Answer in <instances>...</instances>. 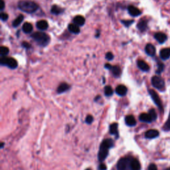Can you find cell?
Segmentation results:
<instances>
[{
    "mask_svg": "<svg viewBox=\"0 0 170 170\" xmlns=\"http://www.w3.org/2000/svg\"><path fill=\"white\" fill-rule=\"evenodd\" d=\"M160 56L161 60H168L170 58V48H162L160 52Z\"/></svg>",
    "mask_w": 170,
    "mask_h": 170,
    "instance_id": "cell-10",
    "label": "cell"
},
{
    "mask_svg": "<svg viewBox=\"0 0 170 170\" xmlns=\"http://www.w3.org/2000/svg\"><path fill=\"white\" fill-rule=\"evenodd\" d=\"M70 86L68 84H67L65 82L61 83V84L59 86V87L57 88V93L59 94H61L64 92L67 91L69 89Z\"/></svg>",
    "mask_w": 170,
    "mask_h": 170,
    "instance_id": "cell-21",
    "label": "cell"
},
{
    "mask_svg": "<svg viewBox=\"0 0 170 170\" xmlns=\"http://www.w3.org/2000/svg\"><path fill=\"white\" fill-rule=\"evenodd\" d=\"M128 12L129 15L133 16V17H137L142 14L141 11H140L138 8L133 6V5H129L128 8Z\"/></svg>",
    "mask_w": 170,
    "mask_h": 170,
    "instance_id": "cell-12",
    "label": "cell"
},
{
    "mask_svg": "<svg viewBox=\"0 0 170 170\" xmlns=\"http://www.w3.org/2000/svg\"><path fill=\"white\" fill-rule=\"evenodd\" d=\"M148 170H158L157 166H156L154 163L150 164L149 167H148Z\"/></svg>",
    "mask_w": 170,
    "mask_h": 170,
    "instance_id": "cell-37",
    "label": "cell"
},
{
    "mask_svg": "<svg viewBox=\"0 0 170 170\" xmlns=\"http://www.w3.org/2000/svg\"><path fill=\"white\" fill-rule=\"evenodd\" d=\"M127 92H128L127 88H126L124 85H118L116 88V94H118V95L121 96H125L126 93H127Z\"/></svg>",
    "mask_w": 170,
    "mask_h": 170,
    "instance_id": "cell-14",
    "label": "cell"
},
{
    "mask_svg": "<svg viewBox=\"0 0 170 170\" xmlns=\"http://www.w3.org/2000/svg\"><path fill=\"white\" fill-rule=\"evenodd\" d=\"M18 7L22 12L27 13H33L38 9V5L33 1H21L18 4Z\"/></svg>",
    "mask_w": 170,
    "mask_h": 170,
    "instance_id": "cell-2",
    "label": "cell"
},
{
    "mask_svg": "<svg viewBox=\"0 0 170 170\" xmlns=\"http://www.w3.org/2000/svg\"><path fill=\"white\" fill-rule=\"evenodd\" d=\"M86 170H91L90 169H86Z\"/></svg>",
    "mask_w": 170,
    "mask_h": 170,
    "instance_id": "cell-43",
    "label": "cell"
},
{
    "mask_svg": "<svg viewBox=\"0 0 170 170\" xmlns=\"http://www.w3.org/2000/svg\"><path fill=\"white\" fill-rule=\"evenodd\" d=\"M110 134L118 137V124L114 123L110 126Z\"/></svg>",
    "mask_w": 170,
    "mask_h": 170,
    "instance_id": "cell-23",
    "label": "cell"
},
{
    "mask_svg": "<svg viewBox=\"0 0 170 170\" xmlns=\"http://www.w3.org/2000/svg\"><path fill=\"white\" fill-rule=\"evenodd\" d=\"M145 52L148 56H153L156 55V47L151 43H148L145 45Z\"/></svg>",
    "mask_w": 170,
    "mask_h": 170,
    "instance_id": "cell-9",
    "label": "cell"
},
{
    "mask_svg": "<svg viewBox=\"0 0 170 170\" xmlns=\"http://www.w3.org/2000/svg\"><path fill=\"white\" fill-rule=\"evenodd\" d=\"M126 124L129 126H134L136 124V120L132 115H128L125 118Z\"/></svg>",
    "mask_w": 170,
    "mask_h": 170,
    "instance_id": "cell-16",
    "label": "cell"
},
{
    "mask_svg": "<svg viewBox=\"0 0 170 170\" xmlns=\"http://www.w3.org/2000/svg\"><path fill=\"white\" fill-rule=\"evenodd\" d=\"M112 71L113 75L116 77H119L121 75V69L118 66H112V69H110Z\"/></svg>",
    "mask_w": 170,
    "mask_h": 170,
    "instance_id": "cell-26",
    "label": "cell"
},
{
    "mask_svg": "<svg viewBox=\"0 0 170 170\" xmlns=\"http://www.w3.org/2000/svg\"><path fill=\"white\" fill-rule=\"evenodd\" d=\"M31 37L39 45L41 46L47 45L49 43V36L45 33H42V32H35L32 35Z\"/></svg>",
    "mask_w": 170,
    "mask_h": 170,
    "instance_id": "cell-3",
    "label": "cell"
},
{
    "mask_svg": "<svg viewBox=\"0 0 170 170\" xmlns=\"http://www.w3.org/2000/svg\"><path fill=\"white\" fill-rule=\"evenodd\" d=\"M139 118H140V121H142V122H144L150 123L152 121V118H151L150 114H146V113H142V114H140Z\"/></svg>",
    "mask_w": 170,
    "mask_h": 170,
    "instance_id": "cell-19",
    "label": "cell"
},
{
    "mask_svg": "<svg viewBox=\"0 0 170 170\" xmlns=\"http://www.w3.org/2000/svg\"><path fill=\"white\" fill-rule=\"evenodd\" d=\"M104 94L107 96H110L113 94V89L110 86H106L104 88Z\"/></svg>",
    "mask_w": 170,
    "mask_h": 170,
    "instance_id": "cell-29",
    "label": "cell"
},
{
    "mask_svg": "<svg viewBox=\"0 0 170 170\" xmlns=\"http://www.w3.org/2000/svg\"><path fill=\"white\" fill-rule=\"evenodd\" d=\"M106 58L109 61L112 60V59H114V55H113V54L112 53L109 52L106 54Z\"/></svg>",
    "mask_w": 170,
    "mask_h": 170,
    "instance_id": "cell-35",
    "label": "cell"
},
{
    "mask_svg": "<svg viewBox=\"0 0 170 170\" xmlns=\"http://www.w3.org/2000/svg\"><path fill=\"white\" fill-rule=\"evenodd\" d=\"M157 70H156V74L160 75H161L162 72L164 71L165 70V64H164L162 62H160L158 61V64H157Z\"/></svg>",
    "mask_w": 170,
    "mask_h": 170,
    "instance_id": "cell-25",
    "label": "cell"
},
{
    "mask_svg": "<svg viewBox=\"0 0 170 170\" xmlns=\"http://www.w3.org/2000/svg\"><path fill=\"white\" fill-rule=\"evenodd\" d=\"M134 22V20H126V21H122V23L126 27H128L129 25H131Z\"/></svg>",
    "mask_w": 170,
    "mask_h": 170,
    "instance_id": "cell-33",
    "label": "cell"
},
{
    "mask_svg": "<svg viewBox=\"0 0 170 170\" xmlns=\"http://www.w3.org/2000/svg\"><path fill=\"white\" fill-rule=\"evenodd\" d=\"M163 129L166 132L170 131V112H169V117L168 118V120H167L166 122L165 123V124H164L163 126Z\"/></svg>",
    "mask_w": 170,
    "mask_h": 170,
    "instance_id": "cell-31",
    "label": "cell"
},
{
    "mask_svg": "<svg viewBox=\"0 0 170 170\" xmlns=\"http://www.w3.org/2000/svg\"><path fill=\"white\" fill-rule=\"evenodd\" d=\"M93 122V117L90 115H88L86 118V122L88 124H91Z\"/></svg>",
    "mask_w": 170,
    "mask_h": 170,
    "instance_id": "cell-34",
    "label": "cell"
},
{
    "mask_svg": "<svg viewBox=\"0 0 170 170\" xmlns=\"http://www.w3.org/2000/svg\"><path fill=\"white\" fill-rule=\"evenodd\" d=\"M152 85L153 87L158 89L160 91H164L166 90V83L164 79L160 76H153L151 80Z\"/></svg>",
    "mask_w": 170,
    "mask_h": 170,
    "instance_id": "cell-4",
    "label": "cell"
},
{
    "mask_svg": "<svg viewBox=\"0 0 170 170\" xmlns=\"http://www.w3.org/2000/svg\"><path fill=\"white\" fill-rule=\"evenodd\" d=\"M112 66L111 65V64H105V68H106L108 69H112Z\"/></svg>",
    "mask_w": 170,
    "mask_h": 170,
    "instance_id": "cell-41",
    "label": "cell"
},
{
    "mask_svg": "<svg viewBox=\"0 0 170 170\" xmlns=\"http://www.w3.org/2000/svg\"><path fill=\"white\" fill-rule=\"evenodd\" d=\"M148 23V21L147 20H145V19H142V20H140L138 23H137V27L141 32H144L147 30Z\"/></svg>",
    "mask_w": 170,
    "mask_h": 170,
    "instance_id": "cell-11",
    "label": "cell"
},
{
    "mask_svg": "<svg viewBox=\"0 0 170 170\" xmlns=\"http://www.w3.org/2000/svg\"><path fill=\"white\" fill-rule=\"evenodd\" d=\"M73 21L78 26H82L85 23V19L81 15H77L74 17Z\"/></svg>",
    "mask_w": 170,
    "mask_h": 170,
    "instance_id": "cell-18",
    "label": "cell"
},
{
    "mask_svg": "<svg viewBox=\"0 0 170 170\" xmlns=\"http://www.w3.org/2000/svg\"><path fill=\"white\" fill-rule=\"evenodd\" d=\"M113 145H114V142L112 139L104 140L102 142L98 156V160L100 161H103L106 158L108 154H109V149Z\"/></svg>",
    "mask_w": 170,
    "mask_h": 170,
    "instance_id": "cell-1",
    "label": "cell"
},
{
    "mask_svg": "<svg viewBox=\"0 0 170 170\" xmlns=\"http://www.w3.org/2000/svg\"><path fill=\"white\" fill-rule=\"evenodd\" d=\"M22 29L25 33H30L33 31V26L31 23H25L23 24Z\"/></svg>",
    "mask_w": 170,
    "mask_h": 170,
    "instance_id": "cell-24",
    "label": "cell"
},
{
    "mask_svg": "<svg viewBox=\"0 0 170 170\" xmlns=\"http://www.w3.org/2000/svg\"><path fill=\"white\" fill-rule=\"evenodd\" d=\"M23 15H20L18 17L15 19V20L13 21V27H17L21 24V23L22 22L23 20Z\"/></svg>",
    "mask_w": 170,
    "mask_h": 170,
    "instance_id": "cell-28",
    "label": "cell"
},
{
    "mask_svg": "<svg viewBox=\"0 0 170 170\" xmlns=\"http://www.w3.org/2000/svg\"><path fill=\"white\" fill-rule=\"evenodd\" d=\"M137 67L141 70V71L144 72H148L150 71V66L148 64L143 60H139L137 62Z\"/></svg>",
    "mask_w": 170,
    "mask_h": 170,
    "instance_id": "cell-13",
    "label": "cell"
},
{
    "mask_svg": "<svg viewBox=\"0 0 170 170\" xmlns=\"http://www.w3.org/2000/svg\"><path fill=\"white\" fill-rule=\"evenodd\" d=\"M68 29L69 31H71V33H75V34H78L80 33V28H79V26H78L77 25H76L75 23H71L70 24L68 27Z\"/></svg>",
    "mask_w": 170,
    "mask_h": 170,
    "instance_id": "cell-20",
    "label": "cell"
},
{
    "mask_svg": "<svg viewBox=\"0 0 170 170\" xmlns=\"http://www.w3.org/2000/svg\"><path fill=\"white\" fill-rule=\"evenodd\" d=\"M132 158H124L118 161L117 168L118 170H131L130 162Z\"/></svg>",
    "mask_w": 170,
    "mask_h": 170,
    "instance_id": "cell-7",
    "label": "cell"
},
{
    "mask_svg": "<svg viewBox=\"0 0 170 170\" xmlns=\"http://www.w3.org/2000/svg\"><path fill=\"white\" fill-rule=\"evenodd\" d=\"M141 169V166L139 161H137L136 159H132L130 162V169L131 170H140Z\"/></svg>",
    "mask_w": 170,
    "mask_h": 170,
    "instance_id": "cell-17",
    "label": "cell"
},
{
    "mask_svg": "<svg viewBox=\"0 0 170 170\" xmlns=\"http://www.w3.org/2000/svg\"><path fill=\"white\" fill-rule=\"evenodd\" d=\"M99 169L100 170H106V166L104 165V164H101L99 166Z\"/></svg>",
    "mask_w": 170,
    "mask_h": 170,
    "instance_id": "cell-40",
    "label": "cell"
},
{
    "mask_svg": "<svg viewBox=\"0 0 170 170\" xmlns=\"http://www.w3.org/2000/svg\"><path fill=\"white\" fill-rule=\"evenodd\" d=\"M148 114H150V116L152 118V121H154L157 119V114H156V112L154 109H150L149 110V113Z\"/></svg>",
    "mask_w": 170,
    "mask_h": 170,
    "instance_id": "cell-32",
    "label": "cell"
},
{
    "mask_svg": "<svg viewBox=\"0 0 170 170\" xmlns=\"http://www.w3.org/2000/svg\"><path fill=\"white\" fill-rule=\"evenodd\" d=\"M148 93H149L151 98H152L153 102H154L156 106L158 107L159 110H160V111H163L162 102H161V99L158 93H156L154 90H153V89H149V90H148Z\"/></svg>",
    "mask_w": 170,
    "mask_h": 170,
    "instance_id": "cell-6",
    "label": "cell"
},
{
    "mask_svg": "<svg viewBox=\"0 0 170 170\" xmlns=\"http://www.w3.org/2000/svg\"><path fill=\"white\" fill-rule=\"evenodd\" d=\"M0 63L2 65H6L9 68L15 69L17 67V62L13 58H8L7 56H1L0 59Z\"/></svg>",
    "mask_w": 170,
    "mask_h": 170,
    "instance_id": "cell-5",
    "label": "cell"
},
{
    "mask_svg": "<svg viewBox=\"0 0 170 170\" xmlns=\"http://www.w3.org/2000/svg\"><path fill=\"white\" fill-rule=\"evenodd\" d=\"M159 136V132L156 129H150L145 132V137L148 139H153Z\"/></svg>",
    "mask_w": 170,
    "mask_h": 170,
    "instance_id": "cell-15",
    "label": "cell"
},
{
    "mask_svg": "<svg viewBox=\"0 0 170 170\" xmlns=\"http://www.w3.org/2000/svg\"><path fill=\"white\" fill-rule=\"evenodd\" d=\"M37 27L40 30H45L48 27V23L45 20H41L37 23Z\"/></svg>",
    "mask_w": 170,
    "mask_h": 170,
    "instance_id": "cell-22",
    "label": "cell"
},
{
    "mask_svg": "<svg viewBox=\"0 0 170 170\" xmlns=\"http://www.w3.org/2000/svg\"><path fill=\"white\" fill-rule=\"evenodd\" d=\"M9 52V48L6 47H1V48H0V54H1V56H6Z\"/></svg>",
    "mask_w": 170,
    "mask_h": 170,
    "instance_id": "cell-30",
    "label": "cell"
},
{
    "mask_svg": "<svg viewBox=\"0 0 170 170\" xmlns=\"http://www.w3.org/2000/svg\"><path fill=\"white\" fill-rule=\"evenodd\" d=\"M63 9H62L61 7L57 6V5H53L52 6V8H51V13H53V14H55V15H59V14H61V13L63 12Z\"/></svg>",
    "mask_w": 170,
    "mask_h": 170,
    "instance_id": "cell-27",
    "label": "cell"
},
{
    "mask_svg": "<svg viewBox=\"0 0 170 170\" xmlns=\"http://www.w3.org/2000/svg\"><path fill=\"white\" fill-rule=\"evenodd\" d=\"M0 2H1L0 3V9H1V10H3L5 7V3L4 0H0Z\"/></svg>",
    "mask_w": 170,
    "mask_h": 170,
    "instance_id": "cell-39",
    "label": "cell"
},
{
    "mask_svg": "<svg viewBox=\"0 0 170 170\" xmlns=\"http://www.w3.org/2000/svg\"><path fill=\"white\" fill-rule=\"evenodd\" d=\"M165 170H170V168H168V169H165Z\"/></svg>",
    "mask_w": 170,
    "mask_h": 170,
    "instance_id": "cell-42",
    "label": "cell"
},
{
    "mask_svg": "<svg viewBox=\"0 0 170 170\" xmlns=\"http://www.w3.org/2000/svg\"><path fill=\"white\" fill-rule=\"evenodd\" d=\"M8 19V15L6 13H1V20L2 21H6Z\"/></svg>",
    "mask_w": 170,
    "mask_h": 170,
    "instance_id": "cell-36",
    "label": "cell"
},
{
    "mask_svg": "<svg viewBox=\"0 0 170 170\" xmlns=\"http://www.w3.org/2000/svg\"><path fill=\"white\" fill-rule=\"evenodd\" d=\"M22 45H23V47H24L26 48H29L31 47V45L27 42H23Z\"/></svg>",
    "mask_w": 170,
    "mask_h": 170,
    "instance_id": "cell-38",
    "label": "cell"
},
{
    "mask_svg": "<svg viewBox=\"0 0 170 170\" xmlns=\"http://www.w3.org/2000/svg\"><path fill=\"white\" fill-rule=\"evenodd\" d=\"M154 38L160 44H163L168 39V36L162 32H158V33H155Z\"/></svg>",
    "mask_w": 170,
    "mask_h": 170,
    "instance_id": "cell-8",
    "label": "cell"
}]
</instances>
